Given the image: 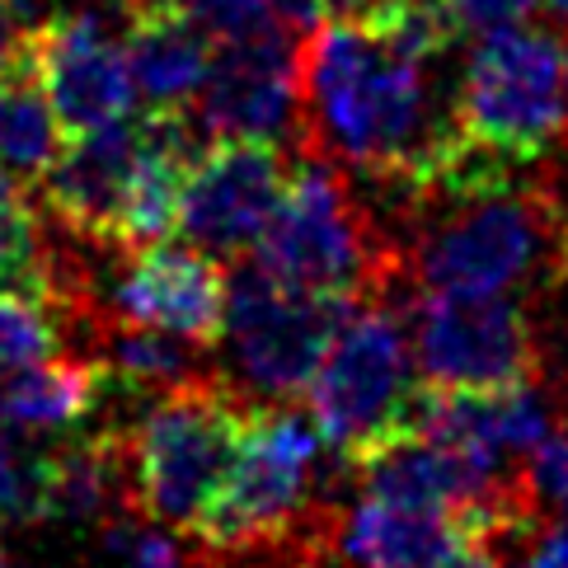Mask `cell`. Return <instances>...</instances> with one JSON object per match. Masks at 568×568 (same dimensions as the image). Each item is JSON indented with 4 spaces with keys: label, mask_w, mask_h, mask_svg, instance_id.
<instances>
[{
    "label": "cell",
    "mask_w": 568,
    "mask_h": 568,
    "mask_svg": "<svg viewBox=\"0 0 568 568\" xmlns=\"http://www.w3.org/2000/svg\"><path fill=\"white\" fill-rule=\"evenodd\" d=\"M433 62L390 29L324 19L301 38L296 146L409 193L460 136L456 99L437 109Z\"/></svg>",
    "instance_id": "1"
},
{
    "label": "cell",
    "mask_w": 568,
    "mask_h": 568,
    "mask_svg": "<svg viewBox=\"0 0 568 568\" xmlns=\"http://www.w3.org/2000/svg\"><path fill=\"white\" fill-rule=\"evenodd\" d=\"M414 250L404 268L418 292H513L568 273V212L545 184H517L513 170L446 179L404 193Z\"/></svg>",
    "instance_id": "2"
},
{
    "label": "cell",
    "mask_w": 568,
    "mask_h": 568,
    "mask_svg": "<svg viewBox=\"0 0 568 568\" xmlns=\"http://www.w3.org/2000/svg\"><path fill=\"white\" fill-rule=\"evenodd\" d=\"M250 254L282 282L357 301L381 296L404 268L399 245L376 231L343 165L306 151L292 165L277 212Z\"/></svg>",
    "instance_id": "3"
},
{
    "label": "cell",
    "mask_w": 568,
    "mask_h": 568,
    "mask_svg": "<svg viewBox=\"0 0 568 568\" xmlns=\"http://www.w3.org/2000/svg\"><path fill=\"white\" fill-rule=\"evenodd\" d=\"M245 423L250 404L216 372L165 390L128 433L132 507L165 531L193 536L240 452Z\"/></svg>",
    "instance_id": "4"
},
{
    "label": "cell",
    "mask_w": 568,
    "mask_h": 568,
    "mask_svg": "<svg viewBox=\"0 0 568 568\" xmlns=\"http://www.w3.org/2000/svg\"><path fill=\"white\" fill-rule=\"evenodd\" d=\"M320 446L324 437L311 409L301 414L292 404H268V409L250 404L240 452L193 526V540L207 555H268L282 540H296Z\"/></svg>",
    "instance_id": "5"
},
{
    "label": "cell",
    "mask_w": 568,
    "mask_h": 568,
    "mask_svg": "<svg viewBox=\"0 0 568 568\" xmlns=\"http://www.w3.org/2000/svg\"><path fill=\"white\" fill-rule=\"evenodd\" d=\"M414 343L381 296L357 301L306 390L311 418L334 456L357 465L372 446L414 428Z\"/></svg>",
    "instance_id": "6"
},
{
    "label": "cell",
    "mask_w": 568,
    "mask_h": 568,
    "mask_svg": "<svg viewBox=\"0 0 568 568\" xmlns=\"http://www.w3.org/2000/svg\"><path fill=\"white\" fill-rule=\"evenodd\" d=\"M357 296L311 292L282 282L254 254L231 258V306H226V348L235 381L268 404H287L311 390L324 353H329Z\"/></svg>",
    "instance_id": "7"
},
{
    "label": "cell",
    "mask_w": 568,
    "mask_h": 568,
    "mask_svg": "<svg viewBox=\"0 0 568 568\" xmlns=\"http://www.w3.org/2000/svg\"><path fill=\"white\" fill-rule=\"evenodd\" d=\"M465 141L503 160H536L568 128V57L550 29H507L475 43L456 90Z\"/></svg>",
    "instance_id": "8"
},
{
    "label": "cell",
    "mask_w": 568,
    "mask_h": 568,
    "mask_svg": "<svg viewBox=\"0 0 568 568\" xmlns=\"http://www.w3.org/2000/svg\"><path fill=\"white\" fill-rule=\"evenodd\" d=\"M414 367L437 390H507L540 381V343L526 311L503 292H423Z\"/></svg>",
    "instance_id": "9"
},
{
    "label": "cell",
    "mask_w": 568,
    "mask_h": 568,
    "mask_svg": "<svg viewBox=\"0 0 568 568\" xmlns=\"http://www.w3.org/2000/svg\"><path fill=\"white\" fill-rule=\"evenodd\" d=\"M292 179L282 141L226 136L207 141L184 174L179 235L216 258H240L258 245Z\"/></svg>",
    "instance_id": "10"
},
{
    "label": "cell",
    "mask_w": 568,
    "mask_h": 568,
    "mask_svg": "<svg viewBox=\"0 0 568 568\" xmlns=\"http://www.w3.org/2000/svg\"><path fill=\"white\" fill-rule=\"evenodd\" d=\"M189 113L207 141H226V136L296 141L301 136V38L216 48L207 85L197 90Z\"/></svg>",
    "instance_id": "11"
},
{
    "label": "cell",
    "mask_w": 568,
    "mask_h": 568,
    "mask_svg": "<svg viewBox=\"0 0 568 568\" xmlns=\"http://www.w3.org/2000/svg\"><path fill=\"white\" fill-rule=\"evenodd\" d=\"M231 306V268L197 245H151L132 254V268L113 292V315L132 324H151L202 348L226 334Z\"/></svg>",
    "instance_id": "12"
},
{
    "label": "cell",
    "mask_w": 568,
    "mask_h": 568,
    "mask_svg": "<svg viewBox=\"0 0 568 568\" xmlns=\"http://www.w3.org/2000/svg\"><path fill=\"white\" fill-rule=\"evenodd\" d=\"M141 155H146V118L132 113L109 128L71 136L48 179L38 184L43 189V207L71 235L118 245V226H123Z\"/></svg>",
    "instance_id": "13"
},
{
    "label": "cell",
    "mask_w": 568,
    "mask_h": 568,
    "mask_svg": "<svg viewBox=\"0 0 568 568\" xmlns=\"http://www.w3.org/2000/svg\"><path fill=\"white\" fill-rule=\"evenodd\" d=\"M465 540L470 526L460 513L372 494L338 526V555L353 568H442Z\"/></svg>",
    "instance_id": "14"
},
{
    "label": "cell",
    "mask_w": 568,
    "mask_h": 568,
    "mask_svg": "<svg viewBox=\"0 0 568 568\" xmlns=\"http://www.w3.org/2000/svg\"><path fill=\"white\" fill-rule=\"evenodd\" d=\"M128 67L136 80V99L146 109H189L212 71V38L174 6V0H151L136 6L123 33Z\"/></svg>",
    "instance_id": "15"
},
{
    "label": "cell",
    "mask_w": 568,
    "mask_h": 568,
    "mask_svg": "<svg viewBox=\"0 0 568 568\" xmlns=\"http://www.w3.org/2000/svg\"><path fill=\"white\" fill-rule=\"evenodd\" d=\"M109 372L99 362L43 357L29 367H0V418L24 433H57L90 418L104 399Z\"/></svg>",
    "instance_id": "16"
},
{
    "label": "cell",
    "mask_w": 568,
    "mask_h": 568,
    "mask_svg": "<svg viewBox=\"0 0 568 568\" xmlns=\"http://www.w3.org/2000/svg\"><path fill=\"white\" fill-rule=\"evenodd\" d=\"M67 141L71 136L52 109V94L33 57L0 71V170L19 189H33L48 179Z\"/></svg>",
    "instance_id": "17"
},
{
    "label": "cell",
    "mask_w": 568,
    "mask_h": 568,
    "mask_svg": "<svg viewBox=\"0 0 568 568\" xmlns=\"http://www.w3.org/2000/svg\"><path fill=\"white\" fill-rule=\"evenodd\" d=\"M104 343H109V357H113L118 381L136 385V390H160V395H165V390H174V385H189L197 376H212L193 357V348H202V343L165 334V329H151V324L118 320V329Z\"/></svg>",
    "instance_id": "18"
},
{
    "label": "cell",
    "mask_w": 568,
    "mask_h": 568,
    "mask_svg": "<svg viewBox=\"0 0 568 568\" xmlns=\"http://www.w3.org/2000/svg\"><path fill=\"white\" fill-rule=\"evenodd\" d=\"M52 446L0 418V521H52L48 513Z\"/></svg>",
    "instance_id": "19"
},
{
    "label": "cell",
    "mask_w": 568,
    "mask_h": 568,
    "mask_svg": "<svg viewBox=\"0 0 568 568\" xmlns=\"http://www.w3.org/2000/svg\"><path fill=\"white\" fill-rule=\"evenodd\" d=\"M193 24L212 38V48H240V43H277V38H306L287 19L277 0H174Z\"/></svg>",
    "instance_id": "20"
},
{
    "label": "cell",
    "mask_w": 568,
    "mask_h": 568,
    "mask_svg": "<svg viewBox=\"0 0 568 568\" xmlns=\"http://www.w3.org/2000/svg\"><path fill=\"white\" fill-rule=\"evenodd\" d=\"M0 292H29L57 301L52 287V258L38 235V216L24 193L0 197Z\"/></svg>",
    "instance_id": "21"
},
{
    "label": "cell",
    "mask_w": 568,
    "mask_h": 568,
    "mask_svg": "<svg viewBox=\"0 0 568 568\" xmlns=\"http://www.w3.org/2000/svg\"><path fill=\"white\" fill-rule=\"evenodd\" d=\"M57 353L52 301L29 292H0V367H29Z\"/></svg>",
    "instance_id": "22"
},
{
    "label": "cell",
    "mask_w": 568,
    "mask_h": 568,
    "mask_svg": "<svg viewBox=\"0 0 568 568\" xmlns=\"http://www.w3.org/2000/svg\"><path fill=\"white\" fill-rule=\"evenodd\" d=\"M442 10L456 43H484V38L521 29L531 10H540V0H442Z\"/></svg>",
    "instance_id": "23"
},
{
    "label": "cell",
    "mask_w": 568,
    "mask_h": 568,
    "mask_svg": "<svg viewBox=\"0 0 568 568\" xmlns=\"http://www.w3.org/2000/svg\"><path fill=\"white\" fill-rule=\"evenodd\" d=\"M109 550L123 559L128 568H197L184 550H179V540L155 531V521H128V517H113L109 521Z\"/></svg>",
    "instance_id": "24"
},
{
    "label": "cell",
    "mask_w": 568,
    "mask_h": 568,
    "mask_svg": "<svg viewBox=\"0 0 568 568\" xmlns=\"http://www.w3.org/2000/svg\"><path fill=\"white\" fill-rule=\"evenodd\" d=\"M526 479H531V494L540 507L568 513V428L540 442V452L526 460Z\"/></svg>",
    "instance_id": "25"
},
{
    "label": "cell",
    "mask_w": 568,
    "mask_h": 568,
    "mask_svg": "<svg viewBox=\"0 0 568 568\" xmlns=\"http://www.w3.org/2000/svg\"><path fill=\"white\" fill-rule=\"evenodd\" d=\"M29 57H33V29L0 0V71L14 62H29Z\"/></svg>",
    "instance_id": "26"
},
{
    "label": "cell",
    "mask_w": 568,
    "mask_h": 568,
    "mask_svg": "<svg viewBox=\"0 0 568 568\" xmlns=\"http://www.w3.org/2000/svg\"><path fill=\"white\" fill-rule=\"evenodd\" d=\"M526 568H568V521H559L555 531H545L536 540L531 559H526Z\"/></svg>",
    "instance_id": "27"
},
{
    "label": "cell",
    "mask_w": 568,
    "mask_h": 568,
    "mask_svg": "<svg viewBox=\"0 0 568 568\" xmlns=\"http://www.w3.org/2000/svg\"><path fill=\"white\" fill-rule=\"evenodd\" d=\"M442 568H503V559H498V550H494V540L470 536Z\"/></svg>",
    "instance_id": "28"
},
{
    "label": "cell",
    "mask_w": 568,
    "mask_h": 568,
    "mask_svg": "<svg viewBox=\"0 0 568 568\" xmlns=\"http://www.w3.org/2000/svg\"><path fill=\"white\" fill-rule=\"evenodd\" d=\"M277 6L287 10L292 24H301V29H315V19H320V0H277Z\"/></svg>",
    "instance_id": "29"
},
{
    "label": "cell",
    "mask_w": 568,
    "mask_h": 568,
    "mask_svg": "<svg viewBox=\"0 0 568 568\" xmlns=\"http://www.w3.org/2000/svg\"><path fill=\"white\" fill-rule=\"evenodd\" d=\"M540 10H550L555 19H564V24H568V0H540Z\"/></svg>",
    "instance_id": "30"
},
{
    "label": "cell",
    "mask_w": 568,
    "mask_h": 568,
    "mask_svg": "<svg viewBox=\"0 0 568 568\" xmlns=\"http://www.w3.org/2000/svg\"><path fill=\"white\" fill-rule=\"evenodd\" d=\"M0 568H10V555H6V545H0Z\"/></svg>",
    "instance_id": "31"
},
{
    "label": "cell",
    "mask_w": 568,
    "mask_h": 568,
    "mask_svg": "<svg viewBox=\"0 0 568 568\" xmlns=\"http://www.w3.org/2000/svg\"><path fill=\"white\" fill-rule=\"evenodd\" d=\"M564 57H568V38H564Z\"/></svg>",
    "instance_id": "32"
}]
</instances>
